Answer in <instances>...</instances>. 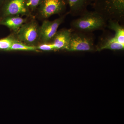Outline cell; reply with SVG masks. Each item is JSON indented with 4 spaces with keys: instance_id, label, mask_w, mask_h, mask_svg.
Here are the masks:
<instances>
[{
    "instance_id": "2e32d148",
    "label": "cell",
    "mask_w": 124,
    "mask_h": 124,
    "mask_svg": "<svg viewBox=\"0 0 124 124\" xmlns=\"http://www.w3.org/2000/svg\"><path fill=\"white\" fill-rule=\"evenodd\" d=\"M42 0H25L26 5L29 10H34L40 5Z\"/></svg>"
},
{
    "instance_id": "7c38bea8",
    "label": "cell",
    "mask_w": 124,
    "mask_h": 124,
    "mask_svg": "<svg viewBox=\"0 0 124 124\" xmlns=\"http://www.w3.org/2000/svg\"><path fill=\"white\" fill-rule=\"evenodd\" d=\"M107 26L108 28L115 32L113 36L116 40L119 43L124 45V28L116 20H110L108 21Z\"/></svg>"
},
{
    "instance_id": "8992f818",
    "label": "cell",
    "mask_w": 124,
    "mask_h": 124,
    "mask_svg": "<svg viewBox=\"0 0 124 124\" xmlns=\"http://www.w3.org/2000/svg\"><path fill=\"white\" fill-rule=\"evenodd\" d=\"M68 12L53 21L45 19L40 26V43L50 42L58 31L59 26L64 22Z\"/></svg>"
},
{
    "instance_id": "9a60e30c",
    "label": "cell",
    "mask_w": 124,
    "mask_h": 124,
    "mask_svg": "<svg viewBox=\"0 0 124 124\" xmlns=\"http://www.w3.org/2000/svg\"><path fill=\"white\" fill-rule=\"evenodd\" d=\"M36 46L37 50L39 51H56L55 47L51 42L40 43Z\"/></svg>"
},
{
    "instance_id": "8fae6325",
    "label": "cell",
    "mask_w": 124,
    "mask_h": 124,
    "mask_svg": "<svg viewBox=\"0 0 124 124\" xmlns=\"http://www.w3.org/2000/svg\"><path fill=\"white\" fill-rule=\"evenodd\" d=\"M99 44L96 45V51H100L104 50L113 51H123L124 45L117 42L114 36L108 37L104 38Z\"/></svg>"
},
{
    "instance_id": "5b68a950",
    "label": "cell",
    "mask_w": 124,
    "mask_h": 124,
    "mask_svg": "<svg viewBox=\"0 0 124 124\" xmlns=\"http://www.w3.org/2000/svg\"><path fill=\"white\" fill-rule=\"evenodd\" d=\"M67 5L66 0H42L39 5V17L44 20L54 15L63 13Z\"/></svg>"
},
{
    "instance_id": "4fadbf2b",
    "label": "cell",
    "mask_w": 124,
    "mask_h": 124,
    "mask_svg": "<svg viewBox=\"0 0 124 124\" xmlns=\"http://www.w3.org/2000/svg\"><path fill=\"white\" fill-rule=\"evenodd\" d=\"M18 40L16 38L14 33H12L10 35L0 39V50L9 51L11 46L14 42Z\"/></svg>"
},
{
    "instance_id": "277c9868",
    "label": "cell",
    "mask_w": 124,
    "mask_h": 124,
    "mask_svg": "<svg viewBox=\"0 0 124 124\" xmlns=\"http://www.w3.org/2000/svg\"><path fill=\"white\" fill-rule=\"evenodd\" d=\"M14 33L18 41L26 44L37 46L40 44V26L34 19L27 21Z\"/></svg>"
},
{
    "instance_id": "30bf717a",
    "label": "cell",
    "mask_w": 124,
    "mask_h": 124,
    "mask_svg": "<svg viewBox=\"0 0 124 124\" xmlns=\"http://www.w3.org/2000/svg\"><path fill=\"white\" fill-rule=\"evenodd\" d=\"M27 21V18L20 16H13L2 18L0 20V24L7 27L12 33H15Z\"/></svg>"
},
{
    "instance_id": "5bb4252c",
    "label": "cell",
    "mask_w": 124,
    "mask_h": 124,
    "mask_svg": "<svg viewBox=\"0 0 124 124\" xmlns=\"http://www.w3.org/2000/svg\"><path fill=\"white\" fill-rule=\"evenodd\" d=\"M10 51H39L37 50L36 46L28 45L18 40L14 42L11 46L9 50Z\"/></svg>"
},
{
    "instance_id": "7a4b0ae2",
    "label": "cell",
    "mask_w": 124,
    "mask_h": 124,
    "mask_svg": "<svg viewBox=\"0 0 124 124\" xmlns=\"http://www.w3.org/2000/svg\"><path fill=\"white\" fill-rule=\"evenodd\" d=\"M94 11L101 15L107 21L124 18V0H94L92 4Z\"/></svg>"
},
{
    "instance_id": "ba28073f",
    "label": "cell",
    "mask_w": 124,
    "mask_h": 124,
    "mask_svg": "<svg viewBox=\"0 0 124 124\" xmlns=\"http://www.w3.org/2000/svg\"><path fill=\"white\" fill-rule=\"evenodd\" d=\"M72 31L73 30L70 28V29L63 28L57 31L50 42L54 45L56 51H66L69 43L70 36Z\"/></svg>"
},
{
    "instance_id": "e0dca14e",
    "label": "cell",
    "mask_w": 124,
    "mask_h": 124,
    "mask_svg": "<svg viewBox=\"0 0 124 124\" xmlns=\"http://www.w3.org/2000/svg\"><path fill=\"white\" fill-rule=\"evenodd\" d=\"M1 1H2V0H0V4L1 3Z\"/></svg>"
},
{
    "instance_id": "3957f363",
    "label": "cell",
    "mask_w": 124,
    "mask_h": 124,
    "mask_svg": "<svg viewBox=\"0 0 124 124\" xmlns=\"http://www.w3.org/2000/svg\"><path fill=\"white\" fill-rule=\"evenodd\" d=\"M66 51H96L93 35L91 32L73 30L70 36Z\"/></svg>"
},
{
    "instance_id": "6da1fadb",
    "label": "cell",
    "mask_w": 124,
    "mask_h": 124,
    "mask_svg": "<svg viewBox=\"0 0 124 124\" xmlns=\"http://www.w3.org/2000/svg\"><path fill=\"white\" fill-rule=\"evenodd\" d=\"M70 23L73 31L92 32L103 30L107 26V22L101 15L95 11H87Z\"/></svg>"
},
{
    "instance_id": "9c48e42d",
    "label": "cell",
    "mask_w": 124,
    "mask_h": 124,
    "mask_svg": "<svg viewBox=\"0 0 124 124\" xmlns=\"http://www.w3.org/2000/svg\"><path fill=\"white\" fill-rule=\"evenodd\" d=\"M69 7V14L73 16H80L88 11L87 8L94 0H66Z\"/></svg>"
},
{
    "instance_id": "52a82bcc",
    "label": "cell",
    "mask_w": 124,
    "mask_h": 124,
    "mask_svg": "<svg viewBox=\"0 0 124 124\" xmlns=\"http://www.w3.org/2000/svg\"><path fill=\"white\" fill-rule=\"evenodd\" d=\"M2 18L13 16H31L25 0H7L2 8ZM1 18V19H2Z\"/></svg>"
}]
</instances>
